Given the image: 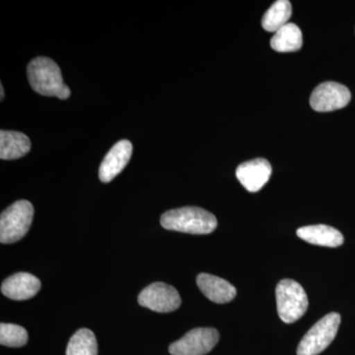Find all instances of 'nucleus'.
<instances>
[{
	"label": "nucleus",
	"mask_w": 355,
	"mask_h": 355,
	"mask_svg": "<svg viewBox=\"0 0 355 355\" xmlns=\"http://www.w3.org/2000/svg\"><path fill=\"white\" fill-rule=\"evenodd\" d=\"M0 87H1V100H3V98H4V90H3V86H2V84H1V86H0Z\"/></svg>",
	"instance_id": "obj_19"
},
{
	"label": "nucleus",
	"mask_w": 355,
	"mask_h": 355,
	"mask_svg": "<svg viewBox=\"0 0 355 355\" xmlns=\"http://www.w3.org/2000/svg\"><path fill=\"white\" fill-rule=\"evenodd\" d=\"M352 99L349 88L343 84L324 83L318 85L310 97V105L317 112H333L345 108Z\"/></svg>",
	"instance_id": "obj_8"
},
{
	"label": "nucleus",
	"mask_w": 355,
	"mask_h": 355,
	"mask_svg": "<svg viewBox=\"0 0 355 355\" xmlns=\"http://www.w3.org/2000/svg\"><path fill=\"white\" fill-rule=\"evenodd\" d=\"M67 355H98L96 336L88 329H80L71 336L67 345Z\"/></svg>",
	"instance_id": "obj_17"
},
{
	"label": "nucleus",
	"mask_w": 355,
	"mask_h": 355,
	"mask_svg": "<svg viewBox=\"0 0 355 355\" xmlns=\"http://www.w3.org/2000/svg\"><path fill=\"white\" fill-rule=\"evenodd\" d=\"M132 144L128 140L116 142L105 156L99 169V178L103 183H110L128 165L132 158Z\"/></svg>",
	"instance_id": "obj_10"
},
{
	"label": "nucleus",
	"mask_w": 355,
	"mask_h": 355,
	"mask_svg": "<svg viewBox=\"0 0 355 355\" xmlns=\"http://www.w3.org/2000/svg\"><path fill=\"white\" fill-rule=\"evenodd\" d=\"M272 172V166L268 160L257 158L238 166L236 177L248 191L257 193L268 183Z\"/></svg>",
	"instance_id": "obj_9"
},
{
	"label": "nucleus",
	"mask_w": 355,
	"mask_h": 355,
	"mask_svg": "<svg viewBox=\"0 0 355 355\" xmlns=\"http://www.w3.org/2000/svg\"><path fill=\"white\" fill-rule=\"evenodd\" d=\"M28 78L35 92L65 100L70 89L65 85L60 67L49 58H34L28 65Z\"/></svg>",
	"instance_id": "obj_1"
},
{
	"label": "nucleus",
	"mask_w": 355,
	"mask_h": 355,
	"mask_svg": "<svg viewBox=\"0 0 355 355\" xmlns=\"http://www.w3.org/2000/svg\"><path fill=\"white\" fill-rule=\"evenodd\" d=\"M340 324V315L331 313L318 321L304 336L297 349V355H318L333 342Z\"/></svg>",
	"instance_id": "obj_5"
},
{
	"label": "nucleus",
	"mask_w": 355,
	"mask_h": 355,
	"mask_svg": "<svg viewBox=\"0 0 355 355\" xmlns=\"http://www.w3.org/2000/svg\"><path fill=\"white\" fill-rule=\"evenodd\" d=\"M41 289L38 277L28 272H17L4 280L1 292L12 300H27L34 297Z\"/></svg>",
	"instance_id": "obj_11"
},
{
	"label": "nucleus",
	"mask_w": 355,
	"mask_h": 355,
	"mask_svg": "<svg viewBox=\"0 0 355 355\" xmlns=\"http://www.w3.org/2000/svg\"><path fill=\"white\" fill-rule=\"evenodd\" d=\"M34 217V207L28 200H18L7 207L0 216V242L12 244L22 239Z\"/></svg>",
	"instance_id": "obj_3"
},
{
	"label": "nucleus",
	"mask_w": 355,
	"mask_h": 355,
	"mask_svg": "<svg viewBox=\"0 0 355 355\" xmlns=\"http://www.w3.org/2000/svg\"><path fill=\"white\" fill-rule=\"evenodd\" d=\"M31 149V141L24 133L13 130L0 132V158L14 160L23 157Z\"/></svg>",
	"instance_id": "obj_14"
},
{
	"label": "nucleus",
	"mask_w": 355,
	"mask_h": 355,
	"mask_svg": "<svg viewBox=\"0 0 355 355\" xmlns=\"http://www.w3.org/2000/svg\"><path fill=\"white\" fill-rule=\"evenodd\" d=\"M292 14L291 3L287 0H277L266 10L261 26L268 32L275 33L288 24Z\"/></svg>",
	"instance_id": "obj_16"
},
{
	"label": "nucleus",
	"mask_w": 355,
	"mask_h": 355,
	"mask_svg": "<svg viewBox=\"0 0 355 355\" xmlns=\"http://www.w3.org/2000/svg\"><path fill=\"white\" fill-rule=\"evenodd\" d=\"M197 284L200 291L205 297L218 304L230 302L235 298L237 291L227 280L220 279L209 273H200L197 277Z\"/></svg>",
	"instance_id": "obj_12"
},
{
	"label": "nucleus",
	"mask_w": 355,
	"mask_h": 355,
	"mask_svg": "<svg viewBox=\"0 0 355 355\" xmlns=\"http://www.w3.org/2000/svg\"><path fill=\"white\" fill-rule=\"evenodd\" d=\"M160 222L167 230L189 234H209L217 227V219L214 214L196 207L169 210L161 216Z\"/></svg>",
	"instance_id": "obj_2"
},
{
	"label": "nucleus",
	"mask_w": 355,
	"mask_h": 355,
	"mask_svg": "<svg viewBox=\"0 0 355 355\" xmlns=\"http://www.w3.org/2000/svg\"><path fill=\"white\" fill-rule=\"evenodd\" d=\"M302 32L299 29L298 26L293 23H288L284 26L282 29L275 33L270 40V46L273 50L279 53L297 51L302 48Z\"/></svg>",
	"instance_id": "obj_15"
},
{
	"label": "nucleus",
	"mask_w": 355,
	"mask_h": 355,
	"mask_svg": "<svg viewBox=\"0 0 355 355\" xmlns=\"http://www.w3.org/2000/svg\"><path fill=\"white\" fill-rule=\"evenodd\" d=\"M297 236L305 242L318 246L336 248L343 244L342 233L338 229L324 224L299 228Z\"/></svg>",
	"instance_id": "obj_13"
},
{
	"label": "nucleus",
	"mask_w": 355,
	"mask_h": 355,
	"mask_svg": "<svg viewBox=\"0 0 355 355\" xmlns=\"http://www.w3.org/2000/svg\"><path fill=\"white\" fill-rule=\"evenodd\" d=\"M277 312L282 321L292 324L301 319L308 309L307 294L297 282L284 279L275 289Z\"/></svg>",
	"instance_id": "obj_4"
},
{
	"label": "nucleus",
	"mask_w": 355,
	"mask_h": 355,
	"mask_svg": "<svg viewBox=\"0 0 355 355\" xmlns=\"http://www.w3.org/2000/svg\"><path fill=\"white\" fill-rule=\"evenodd\" d=\"M28 342V333L23 327L15 324H0V343L9 347H24Z\"/></svg>",
	"instance_id": "obj_18"
},
{
	"label": "nucleus",
	"mask_w": 355,
	"mask_h": 355,
	"mask_svg": "<svg viewBox=\"0 0 355 355\" xmlns=\"http://www.w3.org/2000/svg\"><path fill=\"white\" fill-rule=\"evenodd\" d=\"M219 340V333L214 328H197L169 347L172 355H205L211 352Z\"/></svg>",
	"instance_id": "obj_6"
},
{
	"label": "nucleus",
	"mask_w": 355,
	"mask_h": 355,
	"mask_svg": "<svg viewBox=\"0 0 355 355\" xmlns=\"http://www.w3.org/2000/svg\"><path fill=\"white\" fill-rule=\"evenodd\" d=\"M139 303L154 312L170 313L181 306L177 289L163 282H155L140 292Z\"/></svg>",
	"instance_id": "obj_7"
}]
</instances>
